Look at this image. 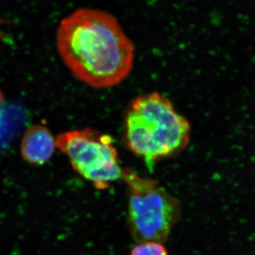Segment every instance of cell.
Wrapping results in <instances>:
<instances>
[{
	"label": "cell",
	"instance_id": "1",
	"mask_svg": "<svg viewBox=\"0 0 255 255\" xmlns=\"http://www.w3.org/2000/svg\"><path fill=\"white\" fill-rule=\"evenodd\" d=\"M57 48L74 76L95 89L117 86L133 67V43L117 18L103 10L80 8L64 18Z\"/></svg>",
	"mask_w": 255,
	"mask_h": 255
},
{
	"label": "cell",
	"instance_id": "2",
	"mask_svg": "<svg viewBox=\"0 0 255 255\" xmlns=\"http://www.w3.org/2000/svg\"><path fill=\"white\" fill-rule=\"evenodd\" d=\"M124 127L128 147L150 169L157 161L180 153L190 138L187 119L158 92L132 100L126 112Z\"/></svg>",
	"mask_w": 255,
	"mask_h": 255
},
{
	"label": "cell",
	"instance_id": "3",
	"mask_svg": "<svg viewBox=\"0 0 255 255\" xmlns=\"http://www.w3.org/2000/svg\"><path fill=\"white\" fill-rule=\"evenodd\" d=\"M128 189V223L132 238L139 243H164L180 216L177 199L159 187L155 181L124 169Z\"/></svg>",
	"mask_w": 255,
	"mask_h": 255
},
{
	"label": "cell",
	"instance_id": "4",
	"mask_svg": "<svg viewBox=\"0 0 255 255\" xmlns=\"http://www.w3.org/2000/svg\"><path fill=\"white\" fill-rule=\"evenodd\" d=\"M56 148L68 157L73 168L99 189L123 177L118 152L112 136L91 128L61 132Z\"/></svg>",
	"mask_w": 255,
	"mask_h": 255
},
{
	"label": "cell",
	"instance_id": "5",
	"mask_svg": "<svg viewBox=\"0 0 255 255\" xmlns=\"http://www.w3.org/2000/svg\"><path fill=\"white\" fill-rule=\"evenodd\" d=\"M55 138L49 129L41 125L28 128L21 142V153L26 162L41 165L54 154Z\"/></svg>",
	"mask_w": 255,
	"mask_h": 255
},
{
	"label": "cell",
	"instance_id": "6",
	"mask_svg": "<svg viewBox=\"0 0 255 255\" xmlns=\"http://www.w3.org/2000/svg\"><path fill=\"white\" fill-rule=\"evenodd\" d=\"M130 255H168L164 247L157 242H145L134 247Z\"/></svg>",
	"mask_w": 255,
	"mask_h": 255
},
{
	"label": "cell",
	"instance_id": "7",
	"mask_svg": "<svg viewBox=\"0 0 255 255\" xmlns=\"http://www.w3.org/2000/svg\"><path fill=\"white\" fill-rule=\"evenodd\" d=\"M3 100V94L2 92H1V90H0V105H1V102H2Z\"/></svg>",
	"mask_w": 255,
	"mask_h": 255
}]
</instances>
